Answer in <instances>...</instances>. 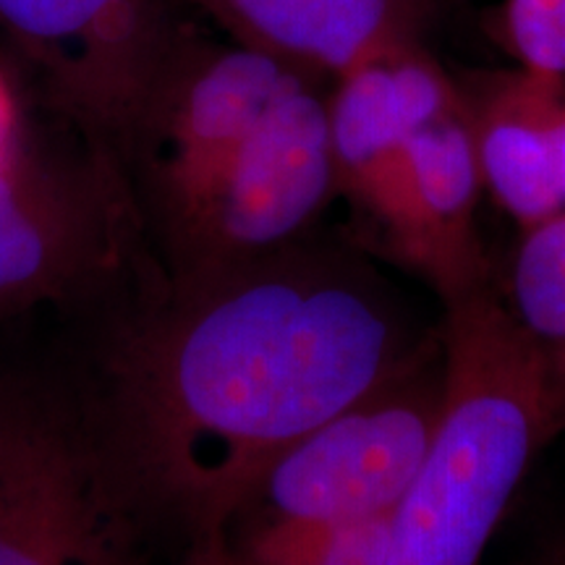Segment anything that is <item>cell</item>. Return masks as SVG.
<instances>
[{
  "mask_svg": "<svg viewBox=\"0 0 565 565\" xmlns=\"http://www.w3.org/2000/svg\"><path fill=\"white\" fill-rule=\"evenodd\" d=\"M309 79L242 42L186 30L118 150L141 223L158 225L192 200L267 110Z\"/></svg>",
  "mask_w": 565,
  "mask_h": 565,
  "instance_id": "cell-6",
  "label": "cell"
},
{
  "mask_svg": "<svg viewBox=\"0 0 565 565\" xmlns=\"http://www.w3.org/2000/svg\"><path fill=\"white\" fill-rule=\"evenodd\" d=\"M503 307L532 356L550 440L565 437V212L521 231Z\"/></svg>",
  "mask_w": 565,
  "mask_h": 565,
  "instance_id": "cell-12",
  "label": "cell"
},
{
  "mask_svg": "<svg viewBox=\"0 0 565 565\" xmlns=\"http://www.w3.org/2000/svg\"><path fill=\"white\" fill-rule=\"evenodd\" d=\"M542 108H545V124L550 134V145H553L557 181H561V189L565 194V82L563 79L547 74Z\"/></svg>",
  "mask_w": 565,
  "mask_h": 565,
  "instance_id": "cell-15",
  "label": "cell"
},
{
  "mask_svg": "<svg viewBox=\"0 0 565 565\" xmlns=\"http://www.w3.org/2000/svg\"><path fill=\"white\" fill-rule=\"evenodd\" d=\"M521 565H565V526L550 534Z\"/></svg>",
  "mask_w": 565,
  "mask_h": 565,
  "instance_id": "cell-18",
  "label": "cell"
},
{
  "mask_svg": "<svg viewBox=\"0 0 565 565\" xmlns=\"http://www.w3.org/2000/svg\"><path fill=\"white\" fill-rule=\"evenodd\" d=\"M19 139H21V131H19L17 100H13L9 82H6L3 74H0V162L17 150Z\"/></svg>",
  "mask_w": 565,
  "mask_h": 565,
  "instance_id": "cell-16",
  "label": "cell"
},
{
  "mask_svg": "<svg viewBox=\"0 0 565 565\" xmlns=\"http://www.w3.org/2000/svg\"><path fill=\"white\" fill-rule=\"evenodd\" d=\"M0 26L84 137L116 154L186 34L173 0H0Z\"/></svg>",
  "mask_w": 565,
  "mask_h": 565,
  "instance_id": "cell-8",
  "label": "cell"
},
{
  "mask_svg": "<svg viewBox=\"0 0 565 565\" xmlns=\"http://www.w3.org/2000/svg\"><path fill=\"white\" fill-rule=\"evenodd\" d=\"M233 42L320 82L414 40L419 0H181Z\"/></svg>",
  "mask_w": 565,
  "mask_h": 565,
  "instance_id": "cell-10",
  "label": "cell"
},
{
  "mask_svg": "<svg viewBox=\"0 0 565 565\" xmlns=\"http://www.w3.org/2000/svg\"><path fill=\"white\" fill-rule=\"evenodd\" d=\"M440 338L443 419L393 508L383 565H479L529 466L553 445L532 356L492 286L445 307Z\"/></svg>",
  "mask_w": 565,
  "mask_h": 565,
  "instance_id": "cell-2",
  "label": "cell"
},
{
  "mask_svg": "<svg viewBox=\"0 0 565 565\" xmlns=\"http://www.w3.org/2000/svg\"><path fill=\"white\" fill-rule=\"evenodd\" d=\"M443 406L440 338L419 362L291 445L231 524L343 526L391 515L433 448Z\"/></svg>",
  "mask_w": 565,
  "mask_h": 565,
  "instance_id": "cell-3",
  "label": "cell"
},
{
  "mask_svg": "<svg viewBox=\"0 0 565 565\" xmlns=\"http://www.w3.org/2000/svg\"><path fill=\"white\" fill-rule=\"evenodd\" d=\"M338 196L328 95L301 82L186 204L154 225L171 278L223 270L312 236Z\"/></svg>",
  "mask_w": 565,
  "mask_h": 565,
  "instance_id": "cell-4",
  "label": "cell"
},
{
  "mask_svg": "<svg viewBox=\"0 0 565 565\" xmlns=\"http://www.w3.org/2000/svg\"><path fill=\"white\" fill-rule=\"evenodd\" d=\"M183 565H228V561H225V536L212 534L194 540L192 553H189Z\"/></svg>",
  "mask_w": 565,
  "mask_h": 565,
  "instance_id": "cell-17",
  "label": "cell"
},
{
  "mask_svg": "<svg viewBox=\"0 0 565 565\" xmlns=\"http://www.w3.org/2000/svg\"><path fill=\"white\" fill-rule=\"evenodd\" d=\"M141 225L118 154L19 139L0 162V312L63 301L116 270Z\"/></svg>",
  "mask_w": 565,
  "mask_h": 565,
  "instance_id": "cell-5",
  "label": "cell"
},
{
  "mask_svg": "<svg viewBox=\"0 0 565 565\" xmlns=\"http://www.w3.org/2000/svg\"><path fill=\"white\" fill-rule=\"evenodd\" d=\"M137 511L95 433L0 393V565H141Z\"/></svg>",
  "mask_w": 565,
  "mask_h": 565,
  "instance_id": "cell-7",
  "label": "cell"
},
{
  "mask_svg": "<svg viewBox=\"0 0 565 565\" xmlns=\"http://www.w3.org/2000/svg\"><path fill=\"white\" fill-rule=\"evenodd\" d=\"M500 26L521 66L565 82V0H505Z\"/></svg>",
  "mask_w": 565,
  "mask_h": 565,
  "instance_id": "cell-14",
  "label": "cell"
},
{
  "mask_svg": "<svg viewBox=\"0 0 565 565\" xmlns=\"http://www.w3.org/2000/svg\"><path fill=\"white\" fill-rule=\"evenodd\" d=\"M393 68L406 105V236L393 259L454 307L490 288L477 204L484 192L469 105L456 79L422 51L401 42Z\"/></svg>",
  "mask_w": 565,
  "mask_h": 565,
  "instance_id": "cell-9",
  "label": "cell"
},
{
  "mask_svg": "<svg viewBox=\"0 0 565 565\" xmlns=\"http://www.w3.org/2000/svg\"><path fill=\"white\" fill-rule=\"evenodd\" d=\"M437 343L364 257L307 236L168 278L116 341L95 437L139 511L223 534L291 445Z\"/></svg>",
  "mask_w": 565,
  "mask_h": 565,
  "instance_id": "cell-1",
  "label": "cell"
},
{
  "mask_svg": "<svg viewBox=\"0 0 565 565\" xmlns=\"http://www.w3.org/2000/svg\"><path fill=\"white\" fill-rule=\"evenodd\" d=\"M391 515L343 526L231 524L228 565H383Z\"/></svg>",
  "mask_w": 565,
  "mask_h": 565,
  "instance_id": "cell-13",
  "label": "cell"
},
{
  "mask_svg": "<svg viewBox=\"0 0 565 565\" xmlns=\"http://www.w3.org/2000/svg\"><path fill=\"white\" fill-rule=\"evenodd\" d=\"M547 74L524 68L482 74L463 89L484 192L519 231L565 212L545 124Z\"/></svg>",
  "mask_w": 565,
  "mask_h": 565,
  "instance_id": "cell-11",
  "label": "cell"
}]
</instances>
